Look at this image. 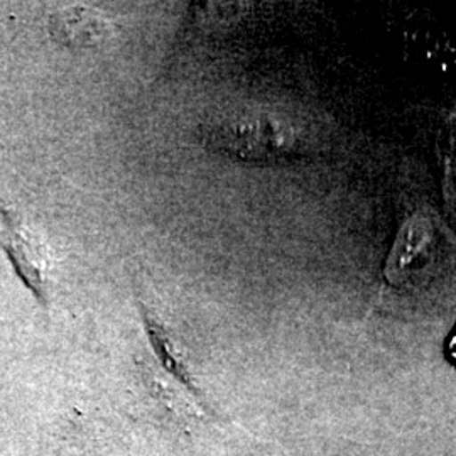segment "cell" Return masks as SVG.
Here are the masks:
<instances>
[{
    "instance_id": "cell-1",
    "label": "cell",
    "mask_w": 456,
    "mask_h": 456,
    "mask_svg": "<svg viewBox=\"0 0 456 456\" xmlns=\"http://www.w3.org/2000/svg\"><path fill=\"white\" fill-rule=\"evenodd\" d=\"M0 248L11 262L19 281L33 294L37 305L49 310V257L41 239L22 216L0 200Z\"/></svg>"
},
{
    "instance_id": "cell-2",
    "label": "cell",
    "mask_w": 456,
    "mask_h": 456,
    "mask_svg": "<svg viewBox=\"0 0 456 456\" xmlns=\"http://www.w3.org/2000/svg\"><path fill=\"white\" fill-rule=\"evenodd\" d=\"M436 247V233L431 220L421 213L412 215L397 233L391 256L386 265V276L392 284L406 281L431 259Z\"/></svg>"
},
{
    "instance_id": "cell-3",
    "label": "cell",
    "mask_w": 456,
    "mask_h": 456,
    "mask_svg": "<svg viewBox=\"0 0 456 456\" xmlns=\"http://www.w3.org/2000/svg\"><path fill=\"white\" fill-rule=\"evenodd\" d=\"M51 37L69 49H90L102 45L110 28L103 17L86 7H61L53 11L48 17Z\"/></svg>"
},
{
    "instance_id": "cell-4",
    "label": "cell",
    "mask_w": 456,
    "mask_h": 456,
    "mask_svg": "<svg viewBox=\"0 0 456 456\" xmlns=\"http://www.w3.org/2000/svg\"><path fill=\"white\" fill-rule=\"evenodd\" d=\"M446 355H448L450 362L456 365V330L455 333H453V337L446 343Z\"/></svg>"
}]
</instances>
